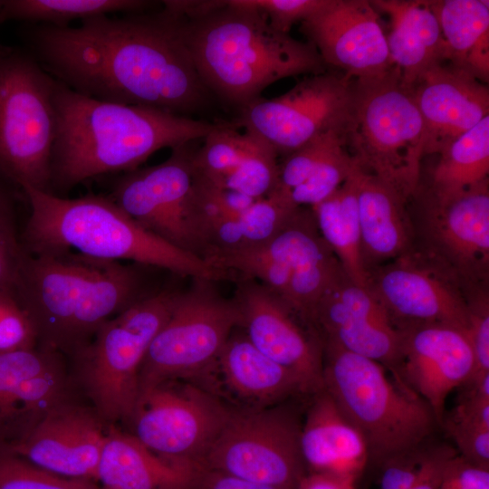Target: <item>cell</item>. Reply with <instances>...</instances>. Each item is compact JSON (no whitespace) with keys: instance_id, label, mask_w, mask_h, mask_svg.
<instances>
[{"instance_id":"obj_7","label":"cell","mask_w":489,"mask_h":489,"mask_svg":"<svg viewBox=\"0 0 489 489\" xmlns=\"http://www.w3.org/2000/svg\"><path fill=\"white\" fill-rule=\"evenodd\" d=\"M343 135L360 170L410 199L420 184L425 127L412 90L395 67L379 77L351 79Z\"/></svg>"},{"instance_id":"obj_44","label":"cell","mask_w":489,"mask_h":489,"mask_svg":"<svg viewBox=\"0 0 489 489\" xmlns=\"http://www.w3.org/2000/svg\"><path fill=\"white\" fill-rule=\"evenodd\" d=\"M455 453V447L441 444L427 469L408 489H437L444 466L448 458Z\"/></svg>"},{"instance_id":"obj_27","label":"cell","mask_w":489,"mask_h":489,"mask_svg":"<svg viewBox=\"0 0 489 489\" xmlns=\"http://www.w3.org/2000/svg\"><path fill=\"white\" fill-rule=\"evenodd\" d=\"M200 467L159 455L109 425L97 469L102 489H192Z\"/></svg>"},{"instance_id":"obj_36","label":"cell","mask_w":489,"mask_h":489,"mask_svg":"<svg viewBox=\"0 0 489 489\" xmlns=\"http://www.w3.org/2000/svg\"><path fill=\"white\" fill-rule=\"evenodd\" d=\"M26 251L18 234L14 204L0 182V288L15 290Z\"/></svg>"},{"instance_id":"obj_18","label":"cell","mask_w":489,"mask_h":489,"mask_svg":"<svg viewBox=\"0 0 489 489\" xmlns=\"http://www.w3.org/2000/svg\"><path fill=\"white\" fill-rule=\"evenodd\" d=\"M368 288L396 328L442 323L466 331L468 307L464 292L413 253L369 272Z\"/></svg>"},{"instance_id":"obj_35","label":"cell","mask_w":489,"mask_h":489,"mask_svg":"<svg viewBox=\"0 0 489 489\" xmlns=\"http://www.w3.org/2000/svg\"><path fill=\"white\" fill-rule=\"evenodd\" d=\"M345 145L343 128L315 137L285 157L280 165L279 186L291 192L302 184L331 152Z\"/></svg>"},{"instance_id":"obj_16","label":"cell","mask_w":489,"mask_h":489,"mask_svg":"<svg viewBox=\"0 0 489 489\" xmlns=\"http://www.w3.org/2000/svg\"><path fill=\"white\" fill-rule=\"evenodd\" d=\"M233 297L241 316L240 328L250 342L266 357L293 374L308 395L323 388V342L267 287L251 279L236 280Z\"/></svg>"},{"instance_id":"obj_33","label":"cell","mask_w":489,"mask_h":489,"mask_svg":"<svg viewBox=\"0 0 489 489\" xmlns=\"http://www.w3.org/2000/svg\"><path fill=\"white\" fill-rule=\"evenodd\" d=\"M356 164L343 145L327 156L298 187L291 190L293 203L312 207L331 197L350 176Z\"/></svg>"},{"instance_id":"obj_11","label":"cell","mask_w":489,"mask_h":489,"mask_svg":"<svg viewBox=\"0 0 489 489\" xmlns=\"http://www.w3.org/2000/svg\"><path fill=\"white\" fill-rule=\"evenodd\" d=\"M194 280L179 292L169 318L150 343L139 373V393L164 381L191 379L216 360L242 323L239 307L213 285Z\"/></svg>"},{"instance_id":"obj_17","label":"cell","mask_w":489,"mask_h":489,"mask_svg":"<svg viewBox=\"0 0 489 489\" xmlns=\"http://www.w3.org/2000/svg\"><path fill=\"white\" fill-rule=\"evenodd\" d=\"M399 350L390 372L432 410L440 427L448 395L475 371V358L466 331L442 323L398 327Z\"/></svg>"},{"instance_id":"obj_10","label":"cell","mask_w":489,"mask_h":489,"mask_svg":"<svg viewBox=\"0 0 489 489\" xmlns=\"http://www.w3.org/2000/svg\"><path fill=\"white\" fill-rule=\"evenodd\" d=\"M56 80L30 54L0 56V178L52 194Z\"/></svg>"},{"instance_id":"obj_22","label":"cell","mask_w":489,"mask_h":489,"mask_svg":"<svg viewBox=\"0 0 489 489\" xmlns=\"http://www.w3.org/2000/svg\"><path fill=\"white\" fill-rule=\"evenodd\" d=\"M237 329L213 364L188 380L236 411L266 408L308 395L293 374L258 350Z\"/></svg>"},{"instance_id":"obj_20","label":"cell","mask_w":489,"mask_h":489,"mask_svg":"<svg viewBox=\"0 0 489 489\" xmlns=\"http://www.w3.org/2000/svg\"><path fill=\"white\" fill-rule=\"evenodd\" d=\"M311 325L322 340L393 371L399 350L398 331L370 290L354 283L344 272L321 298Z\"/></svg>"},{"instance_id":"obj_21","label":"cell","mask_w":489,"mask_h":489,"mask_svg":"<svg viewBox=\"0 0 489 489\" xmlns=\"http://www.w3.org/2000/svg\"><path fill=\"white\" fill-rule=\"evenodd\" d=\"M108 426L92 408L68 399L53 408L24 441L4 452L62 477L96 482Z\"/></svg>"},{"instance_id":"obj_32","label":"cell","mask_w":489,"mask_h":489,"mask_svg":"<svg viewBox=\"0 0 489 489\" xmlns=\"http://www.w3.org/2000/svg\"><path fill=\"white\" fill-rule=\"evenodd\" d=\"M444 38L445 62L462 68L481 37L489 33V2L428 0Z\"/></svg>"},{"instance_id":"obj_8","label":"cell","mask_w":489,"mask_h":489,"mask_svg":"<svg viewBox=\"0 0 489 489\" xmlns=\"http://www.w3.org/2000/svg\"><path fill=\"white\" fill-rule=\"evenodd\" d=\"M180 291L160 288L107 321L72 360L92 408L107 424L127 422L139 395L140 369Z\"/></svg>"},{"instance_id":"obj_31","label":"cell","mask_w":489,"mask_h":489,"mask_svg":"<svg viewBox=\"0 0 489 489\" xmlns=\"http://www.w3.org/2000/svg\"><path fill=\"white\" fill-rule=\"evenodd\" d=\"M438 156L429 184L436 190H461L488 178L489 115Z\"/></svg>"},{"instance_id":"obj_12","label":"cell","mask_w":489,"mask_h":489,"mask_svg":"<svg viewBox=\"0 0 489 489\" xmlns=\"http://www.w3.org/2000/svg\"><path fill=\"white\" fill-rule=\"evenodd\" d=\"M301 427L297 412L283 403L233 410L201 468L281 489H297L307 475L300 447Z\"/></svg>"},{"instance_id":"obj_29","label":"cell","mask_w":489,"mask_h":489,"mask_svg":"<svg viewBox=\"0 0 489 489\" xmlns=\"http://www.w3.org/2000/svg\"><path fill=\"white\" fill-rule=\"evenodd\" d=\"M355 168L331 197L312 209L321 237L336 255L345 274L354 283L368 288V273L360 252Z\"/></svg>"},{"instance_id":"obj_26","label":"cell","mask_w":489,"mask_h":489,"mask_svg":"<svg viewBox=\"0 0 489 489\" xmlns=\"http://www.w3.org/2000/svg\"><path fill=\"white\" fill-rule=\"evenodd\" d=\"M364 268L372 270L409 254L414 232L408 199L391 187L360 170H354Z\"/></svg>"},{"instance_id":"obj_42","label":"cell","mask_w":489,"mask_h":489,"mask_svg":"<svg viewBox=\"0 0 489 489\" xmlns=\"http://www.w3.org/2000/svg\"><path fill=\"white\" fill-rule=\"evenodd\" d=\"M437 489H489V469L456 452L446 461Z\"/></svg>"},{"instance_id":"obj_19","label":"cell","mask_w":489,"mask_h":489,"mask_svg":"<svg viewBox=\"0 0 489 489\" xmlns=\"http://www.w3.org/2000/svg\"><path fill=\"white\" fill-rule=\"evenodd\" d=\"M300 24L326 66L350 79L375 78L394 68L379 12L369 1L328 0Z\"/></svg>"},{"instance_id":"obj_23","label":"cell","mask_w":489,"mask_h":489,"mask_svg":"<svg viewBox=\"0 0 489 489\" xmlns=\"http://www.w3.org/2000/svg\"><path fill=\"white\" fill-rule=\"evenodd\" d=\"M411 90L425 127L424 155H439L489 115V88L443 62L418 75Z\"/></svg>"},{"instance_id":"obj_45","label":"cell","mask_w":489,"mask_h":489,"mask_svg":"<svg viewBox=\"0 0 489 489\" xmlns=\"http://www.w3.org/2000/svg\"><path fill=\"white\" fill-rule=\"evenodd\" d=\"M297 489H358L355 483L331 476L307 474Z\"/></svg>"},{"instance_id":"obj_4","label":"cell","mask_w":489,"mask_h":489,"mask_svg":"<svg viewBox=\"0 0 489 489\" xmlns=\"http://www.w3.org/2000/svg\"><path fill=\"white\" fill-rule=\"evenodd\" d=\"M182 33L205 87L238 110L280 80L326 72L312 43L274 30L246 0L221 1L205 14L182 16Z\"/></svg>"},{"instance_id":"obj_5","label":"cell","mask_w":489,"mask_h":489,"mask_svg":"<svg viewBox=\"0 0 489 489\" xmlns=\"http://www.w3.org/2000/svg\"><path fill=\"white\" fill-rule=\"evenodd\" d=\"M30 214L22 234L27 253L73 252L90 258L134 263L211 282L228 273L145 230L109 197L65 198L32 187L22 189Z\"/></svg>"},{"instance_id":"obj_30","label":"cell","mask_w":489,"mask_h":489,"mask_svg":"<svg viewBox=\"0 0 489 489\" xmlns=\"http://www.w3.org/2000/svg\"><path fill=\"white\" fill-rule=\"evenodd\" d=\"M158 5L147 0H3L0 24L22 21L66 27L76 20L118 13L141 14L156 10Z\"/></svg>"},{"instance_id":"obj_39","label":"cell","mask_w":489,"mask_h":489,"mask_svg":"<svg viewBox=\"0 0 489 489\" xmlns=\"http://www.w3.org/2000/svg\"><path fill=\"white\" fill-rule=\"evenodd\" d=\"M467 307L466 333L475 358V371L471 378L482 377L489 374V289L467 296Z\"/></svg>"},{"instance_id":"obj_25","label":"cell","mask_w":489,"mask_h":489,"mask_svg":"<svg viewBox=\"0 0 489 489\" xmlns=\"http://www.w3.org/2000/svg\"><path fill=\"white\" fill-rule=\"evenodd\" d=\"M300 447L307 474L357 483L369 465L366 442L323 388L310 395Z\"/></svg>"},{"instance_id":"obj_28","label":"cell","mask_w":489,"mask_h":489,"mask_svg":"<svg viewBox=\"0 0 489 489\" xmlns=\"http://www.w3.org/2000/svg\"><path fill=\"white\" fill-rule=\"evenodd\" d=\"M369 3L389 18L390 30L386 35L388 55L404 85L411 88L425 70L445 62L444 38L428 1L374 0Z\"/></svg>"},{"instance_id":"obj_34","label":"cell","mask_w":489,"mask_h":489,"mask_svg":"<svg viewBox=\"0 0 489 489\" xmlns=\"http://www.w3.org/2000/svg\"><path fill=\"white\" fill-rule=\"evenodd\" d=\"M0 489H102L98 483L62 477L0 451Z\"/></svg>"},{"instance_id":"obj_3","label":"cell","mask_w":489,"mask_h":489,"mask_svg":"<svg viewBox=\"0 0 489 489\" xmlns=\"http://www.w3.org/2000/svg\"><path fill=\"white\" fill-rule=\"evenodd\" d=\"M56 82L51 160V190L56 196L91 178L138 168L158 150L203 139L216 126L206 120L96 100Z\"/></svg>"},{"instance_id":"obj_37","label":"cell","mask_w":489,"mask_h":489,"mask_svg":"<svg viewBox=\"0 0 489 489\" xmlns=\"http://www.w3.org/2000/svg\"><path fill=\"white\" fill-rule=\"evenodd\" d=\"M37 346L34 326L15 290L0 288V352Z\"/></svg>"},{"instance_id":"obj_24","label":"cell","mask_w":489,"mask_h":489,"mask_svg":"<svg viewBox=\"0 0 489 489\" xmlns=\"http://www.w3.org/2000/svg\"><path fill=\"white\" fill-rule=\"evenodd\" d=\"M290 273L283 302L311 325L321 298L344 272L321 237L312 207L299 206L289 221L263 243Z\"/></svg>"},{"instance_id":"obj_43","label":"cell","mask_w":489,"mask_h":489,"mask_svg":"<svg viewBox=\"0 0 489 489\" xmlns=\"http://www.w3.org/2000/svg\"><path fill=\"white\" fill-rule=\"evenodd\" d=\"M192 489H281L200 468Z\"/></svg>"},{"instance_id":"obj_46","label":"cell","mask_w":489,"mask_h":489,"mask_svg":"<svg viewBox=\"0 0 489 489\" xmlns=\"http://www.w3.org/2000/svg\"><path fill=\"white\" fill-rule=\"evenodd\" d=\"M2 5H3V0H0V9H1ZM11 50H12V48H9V47H6V46H4V45L0 44V56H2L4 54H6Z\"/></svg>"},{"instance_id":"obj_40","label":"cell","mask_w":489,"mask_h":489,"mask_svg":"<svg viewBox=\"0 0 489 489\" xmlns=\"http://www.w3.org/2000/svg\"><path fill=\"white\" fill-rule=\"evenodd\" d=\"M265 14L270 25L283 34H290L296 23H302L321 10L328 0H246Z\"/></svg>"},{"instance_id":"obj_15","label":"cell","mask_w":489,"mask_h":489,"mask_svg":"<svg viewBox=\"0 0 489 489\" xmlns=\"http://www.w3.org/2000/svg\"><path fill=\"white\" fill-rule=\"evenodd\" d=\"M351 79L324 72L306 75L283 95L259 100L239 110L241 126L288 156L315 137L343 128L350 102Z\"/></svg>"},{"instance_id":"obj_41","label":"cell","mask_w":489,"mask_h":489,"mask_svg":"<svg viewBox=\"0 0 489 489\" xmlns=\"http://www.w3.org/2000/svg\"><path fill=\"white\" fill-rule=\"evenodd\" d=\"M443 427L455 442L456 452L466 460L489 469V428L444 419Z\"/></svg>"},{"instance_id":"obj_6","label":"cell","mask_w":489,"mask_h":489,"mask_svg":"<svg viewBox=\"0 0 489 489\" xmlns=\"http://www.w3.org/2000/svg\"><path fill=\"white\" fill-rule=\"evenodd\" d=\"M323 342V389L363 436L369 464L429 440L438 424L427 404L380 363Z\"/></svg>"},{"instance_id":"obj_1","label":"cell","mask_w":489,"mask_h":489,"mask_svg":"<svg viewBox=\"0 0 489 489\" xmlns=\"http://www.w3.org/2000/svg\"><path fill=\"white\" fill-rule=\"evenodd\" d=\"M25 33L40 65L90 98L188 118L214 99L186 45L182 16L164 7L92 17L76 27L34 24Z\"/></svg>"},{"instance_id":"obj_38","label":"cell","mask_w":489,"mask_h":489,"mask_svg":"<svg viewBox=\"0 0 489 489\" xmlns=\"http://www.w3.org/2000/svg\"><path fill=\"white\" fill-rule=\"evenodd\" d=\"M441 444H423L404 452L381 467L379 489H408L425 473Z\"/></svg>"},{"instance_id":"obj_13","label":"cell","mask_w":489,"mask_h":489,"mask_svg":"<svg viewBox=\"0 0 489 489\" xmlns=\"http://www.w3.org/2000/svg\"><path fill=\"white\" fill-rule=\"evenodd\" d=\"M194 142L172 149L158 165L122 173L108 196L148 232L204 259L206 245L193 185Z\"/></svg>"},{"instance_id":"obj_14","label":"cell","mask_w":489,"mask_h":489,"mask_svg":"<svg viewBox=\"0 0 489 489\" xmlns=\"http://www.w3.org/2000/svg\"><path fill=\"white\" fill-rule=\"evenodd\" d=\"M232 412L197 383L172 379L141 391L127 423L129 433L152 452L201 468Z\"/></svg>"},{"instance_id":"obj_9","label":"cell","mask_w":489,"mask_h":489,"mask_svg":"<svg viewBox=\"0 0 489 489\" xmlns=\"http://www.w3.org/2000/svg\"><path fill=\"white\" fill-rule=\"evenodd\" d=\"M412 252L465 294L489 289V178L456 191L417 188Z\"/></svg>"},{"instance_id":"obj_2","label":"cell","mask_w":489,"mask_h":489,"mask_svg":"<svg viewBox=\"0 0 489 489\" xmlns=\"http://www.w3.org/2000/svg\"><path fill=\"white\" fill-rule=\"evenodd\" d=\"M153 267L73 252H26L15 286L37 345L71 359L109 320L149 296Z\"/></svg>"}]
</instances>
